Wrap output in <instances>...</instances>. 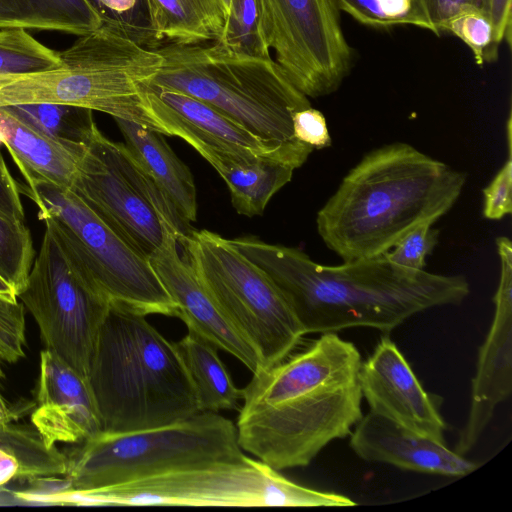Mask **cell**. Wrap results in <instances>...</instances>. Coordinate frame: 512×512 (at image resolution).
Segmentation results:
<instances>
[{"mask_svg":"<svg viewBox=\"0 0 512 512\" xmlns=\"http://www.w3.org/2000/svg\"><path fill=\"white\" fill-rule=\"evenodd\" d=\"M361 355L335 333L253 374L236 423L240 448L277 471L305 467L362 417Z\"/></svg>","mask_w":512,"mask_h":512,"instance_id":"obj_1","label":"cell"},{"mask_svg":"<svg viewBox=\"0 0 512 512\" xmlns=\"http://www.w3.org/2000/svg\"><path fill=\"white\" fill-rule=\"evenodd\" d=\"M230 241L270 277L305 334L354 327L388 332L419 312L459 305L470 293L462 275L404 268L384 255L329 266L255 237Z\"/></svg>","mask_w":512,"mask_h":512,"instance_id":"obj_2","label":"cell"},{"mask_svg":"<svg viewBox=\"0 0 512 512\" xmlns=\"http://www.w3.org/2000/svg\"><path fill=\"white\" fill-rule=\"evenodd\" d=\"M465 183L464 172L410 144L381 146L362 157L318 211V234L344 262L378 257L445 215Z\"/></svg>","mask_w":512,"mask_h":512,"instance_id":"obj_3","label":"cell"},{"mask_svg":"<svg viewBox=\"0 0 512 512\" xmlns=\"http://www.w3.org/2000/svg\"><path fill=\"white\" fill-rule=\"evenodd\" d=\"M146 316L110 304L100 326L87 381L101 432L150 429L201 412L175 343Z\"/></svg>","mask_w":512,"mask_h":512,"instance_id":"obj_4","label":"cell"},{"mask_svg":"<svg viewBox=\"0 0 512 512\" xmlns=\"http://www.w3.org/2000/svg\"><path fill=\"white\" fill-rule=\"evenodd\" d=\"M38 489L36 503L76 506L348 507L350 498L307 488L246 455L187 467L123 484L68 490L57 478Z\"/></svg>","mask_w":512,"mask_h":512,"instance_id":"obj_5","label":"cell"},{"mask_svg":"<svg viewBox=\"0 0 512 512\" xmlns=\"http://www.w3.org/2000/svg\"><path fill=\"white\" fill-rule=\"evenodd\" d=\"M161 68L149 83L197 98L267 142L298 145L292 116L308 97L272 58L234 56L213 44L166 43Z\"/></svg>","mask_w":512,"mask_h":512,"instance_id":"obj_6","label":"cell"},{"mask_svg":"<svg viewBox=\"0 0 512 512\" xmlns=\"http://www.w3.org/2000/svg\"><path fill=\"white\" fill-rule=\"evenodd\" d=\"M61 65L20 76L0 86V107L54 103L104 112L163 134L144 105V87L163 58L114 30L101 26L58 52Z\"/></svg>","mask_w":512,"mask_h":512,"instance_id":"obj_7","label":"cell"},{"mask_svg":"<svg viewBox=\"0 0 512 512\" xmlns=\"http://www.w3.org/2000/svg\"><path fill=\"white\" fill-rule=\"evenodd\" d=\"M68 457L65 489H98L169 471L235 461L245 456L235 424L219 412L124 433L100 432L79 443Z\"/></svg>","mask_w":512,"mask_h":512,"instance_id":"obj_8","label":"cell"},{"mask_svg":"<svg viewBox=\"0 0 512 512\" xmlns=\"http://www.w3.org/2000/svg\"><path fill=\"white\" fill-rule=\"evenodd\" d=\"M38 217L93 289L109 304L177 317L149 258L105 224L71 189L44 180L22 184Z\"/></svg>","mask_w":512,"mask_h":512,"instance_id":"obj_9","label":"cell"},{"mask_svg":"<svg viewBox=\"0 0 512 512\" xmlns=\"http://www.w3.org/2000/svg\"><path fill=\"white\" fill-rule=\"evenodd\" d=\"M178 243L203 289L258 354L261 370L291 355L305 332L261 268L208 230L192 228Z\"/></svg>","mask_w":512,"mask_h":512,"instance_id":"obj_10","label":"cell"},{"mask_svg":"<svg viewBox=\"0 0 512 512\" xmlns=\"http://www.w3.org/2000/svg\"><path fill=\"white\" fill-rule=\"evenodd\" d=\"M105 224L146 257L192 227L123 143L92 129L70 188Z\"/></svg>","mask_w":512,"mask_h":512,"instance_id":"obj_11","label":"cell"},{"mask_svg":"<svg viewBox=\"0 0 512 512\" xmlns=\"http://www.w3.org/2000/svg\"><path fill=\"white\" fill-rule=\"evenodd\" d=\"M17 297L34 317L46 348L87 379L110 304L93 289L47 228Z\"/></svg>","mask_w":512,"mask_h":512,"instance_id":"obj_12","label":"cell"},{"mask_svg":"<svg viewBox=\"0 0 512 512\" xmlns=\"http://www.w3.org/2000/svg\"><path fill=\"white\" fill-rule=\"evenodd\" d=\"M270 48L305 96L335 92L352 68L353 51L333 0H266Z\"/></svg>","mask_w":512,"mask_h":512,"instance_id":"obj_13","label":"cell"},{"mask_svg":"<svg viewBox=\"0 0 512 512\" xmlns=\"http://www.w3.org/2000/svg\"><path fill=\"white\" fill-rule=\"evenodd\" d=\"M144 105L164 135L182 138L210 164L233 156L276 158L298 168L314 150L305 143L281 145L262 140L211 105L176 90L147 84Z\"/></svg>","mask_w":512,"mask_h":512,"instance_id":"obj_14","label":"cell"},{"mask_svg":"<svg viewBox=\"0 0 512 512\" xmlns=\"http://www.w3.org/2000/svg\"><path fill=\"white\" fill-rule=\"evenodd\" d=\"M496 246L500 277L494 296L495 312L479 349L470 410L455 446V452L462 456L477 444L496 407L512 391V243L508 237L500 236Z\"/></svg>","mask_w":512,"mask_h":512,"instance_id":"obj_15","label":"cell"},{"mask_svg":"<svg viewBox=\"0 0 512 512\" xmlns=\"http://www.w3.org/2000/svg\"><path fill=\"white\" fill-rule=\"evenodd\" d=\"M359 381L370 411L417 434L444 442L446 423L434 395L424 390L410 364L387 335L362 361Z\"/></svg>","mask_w":512,"mask_h":512,"instance_id":"obj_16","label":"cell"},{"mask_svg":"<svg viewBox=\"0 0 512 512\" xmlns=\"http://www.w3.org/2000/svg\"><path fill=\"white\" fill-rule=\"evenodd\" d=\"M171 236L149 257L179 317L192 330L242 362L253 374L261 370L254 348L239 334L203 289L189 262L177 251Z\"/></svg>","mask_w":512,"mask_h":512,"instance_id":"obj_17","label":"cell"},{"mask_svg":"<svg viewBox=\"0 0 512 512\" xmlns=\"http://www.w3.org/2000/svg\"><path fill=\"white\" fill-rule=\"evenodd\" d=\"M31 422L54 446L79 444L102 431L87 379L47 348L40 354L37 406Z\"/></svg>","mask_w":512,"mask_h":512,"instance_id":"obj_18","label":"cell"},{"mask_svg":"<svg viewBox=\"0 0 512 512\" xmlns=\"http://www.w3.org/2000/svg\"><path fill=\"white\" fill-rule=\"evenodd\" d=\"M350 447L365 461L420 473L463 477L479 467L447 448L444 442L417 434L371 411L357 422Z\"/></svg>","mask_w":512,"mask_h":512,"instance_id":"obj_19","label":"cell"},{"mask_svg":"<svg viewBox=\"0 0 512 512\" xmlns=\"http://www.w3.org/2000/svg\"><path fill=\"white\" fill-rule=\"evenodd\" d=\"M0 143L17 164L26 183L39 179L71 188L84 145L64 143L0 107Z\"/></svg>","mask_w":512,"mask_h":512,"instance_id":"obj_20","label":"cell"},{"mask_svg":"<svg viewBox=\"0 0 512 512\" xmlns=\"http://www.w3.org/2000/svg\"><path fill=\"white\" fill-rule=\"evenodd\" d=\"M125 145L152 177L186 222L197 219L194 178L189 167L174 153L164 134L135 122L114 118Z\"/></svg>","mask_w":512,"mask_h":512,"instance_id":"obj_21","label":"cell"},{"mask_svg":"<svg viewBox=\"0 0 512 512\" xmlns=\"http://www.w3.org/2000/svg\"><path fill=\"white\" fill-rule=\"evenodd\" d=\"M68 457L33 425L0 424V489L12 481L64 476Z\"/></svg>","mask_w":512,"mask_h":512,"instance_id":"obj_22","label":"cell"},{"mask_svg":"<svg viewBox=\"0 0 512 512\" xmlns=\"http://www.w3.org/2000/svg\"><path fill=\"white\" fill-rule=\"evenodd\" d=\"M175 345L194 386L200 411L238 409L243 389L233 383L218 355L219 348L192 330Z\"/></svg>","mask_w":512,"mask_h":512,"instance_id":"obj_23","label":"cell"},{"mask_svg":"<svg viewBox=\"0 0 512 512\" xmlns=\"http://www.w3.org/2000/svg\"><path fill=\"white\" fill-rule=\"evenodd\" d=\"M213 167L227 184L237 213L248 217L262 214L272 196L291 180L297 168L276 158L228 159Z\"/></svg>","mask_w":512,"mask_h":512,"instance_id":"obj_24","label":"cell"},{"mask_svg":"<svg viewBox=\"0 0 512 512\" xmlns=\"http://www.w3.org/2000/svg\"><path fill=\"white\" fill-rule=\"evenodd\" d=\"M154 30L164 44L215 42L226 14L219 0H147Z\"/></svg>","mask_w":512,"mask_h":512,"instance_id":"obj_25","label":"cell"},{"mask_svg":"<svg viewBox=\"0 0 512 512\" xmlns=\"http://www.w3.org/2000/svg\"><path fill=\"white\" fill-rule=\"evenodd\" d=\"M101 26L87 0H0V29L53 30L82 36Z\"/></svg>","mask_w":512,"mask_h":512,"instance_id":"obj_26","label":"cell"},{"mask_svg":"<svg viewBox=\"0 0 512 512\" xmlns=\"http://www.w3.org/2000/svg\"><path fill=\"white\" fill-rule=\"evenodd\" d=\"M214 43L237 57L270 59L266 0H230L224 26Z\"/></svg>","mask_w":512,"mask_h":512,"instance_id":"obj_27","label":"cell"},{"mask_svg":"<svg viewBox=\"0 0 512 512\" xmlns=\"http://www.w3.org/2000/svg\"><path fill=\"white\" fill-rule=\"evenodd\" d=\"M44 133L70 145H84L96 125L92 110L54 103L4 106Z\"/></svg>","mask_w":512,"mask_h":512,"instance_id":"obj_28","label":"cell"},{"mask_svg":"<svg viewBox=\"0 0 512 512\" xmlns=\"http://www.w3.org/2000/svg\"><path fill=\"white\" fill-rule=\"evenodd\" d=\"M60 65L58 52L37 41L25 29H0V86Z\"/></svg>","mask_w":512,"mask_h":512,"instance_id":"obj_29","label":"cell"},{"mask_svg":"<svg viewBox=\"0 0 512 512\" xmlns=\"http://www.w3.org/2000/svg\"><path fill=\"white\" fill-rule=\"evenodd\" d=\"M106 26L152 50L163 45L150 16L147 0H87Z\"/></svg>","mask_w":512,"mask_h":512,"instance_id":"obj_30","label":"cell"},{"mask_svg":"<svg viewBox=\"0 0 512 512\" xmlns=\"http://www.w3.org/2000/svg\"><path fill=\"white\" fill-rule=\"evenodd\" d=\"M34 257L33 239L24 221L0 210V276L16 295L25 287Z\"/></svg>","mask_w":512,"mask_h":512,"instance_id":"obj_31","label":"cell"},{"mask_svg":"<svg viewBox=\"0 0 512 512\" xmlns=\"http://www.w3.org/2000/svg\"><path fill=\"white\" fill-rule=\"evenodd\" d=\"M460 39L472 52L477 65L495 62L499 44L495 40L490 15L487 12L468 9L450 17L441 28Z\"/></svg>","mask_w":512,"mask_h":512,"instance_id":"obj_32","label":"cell"},{"mask_svg":"<svg viewBox=\"0 0 512 512\" xmlns=\"http://www.w3.org/2000/svg\"><path fill=\"white\" fill-rule=\"evenodd\" d=\"M24 305L0 295V361L16 363L25 356Z\"/></svg>","mask_w":512,"mask_h":512,"instance_id":"obj_33","label":"cell"},{"mask_svg":"<svg viewBox=\"0 0 512 512\" xmlns=\"http://www.w3.org/2000/svg\"><path fill=\"white\" fill-rule=\"evenodd\" d=\"M439 230L422 224L408 232L383 255L394 264L412 270H424L426 257L438 243Z\"/></svg>","mask_w":512,"mask_h":512,"instance_id":"obj_34","label":"cell"},{"mask_svg":"<svg viewBox=\"0 0 512 512\" xmlns=\"http://www.w3.org/2000/svg\"><path fill=\"white\" fill-rule=\"evenodd\" d=\"M508 158L487 187L483 189V216L501 220L512 212L511 115L507 120Z\"/></svg>","mask_w":512,"mask_h":512,"instance_id":"obj_35","label":"cell"},{"mask_svg":"<svg viewBox=\"0 0 512 512\" xmlns=\"http://www.w3.org/2000/svg\"><path fill=\"white\" fill-rule=\"evenodd\" d=\"M476 9L490 12V0H414V13L422 29L441 34L442 25L460 11ZM490 15V13H489Z\"/></svg>","mask_w":512,"mask_h":512,"instance_id":"obj_36","label":"cell"},{"mask_svg":"<svg viewBox=\"0 0 512 512\" xmlns=\"http://www.w3.org/2000/svg\"><path fill=\"white\" fill-rule=\"evenodd\" d=\"M292 127L294 137L313 149H323L331 145L325 116L312 106L293 114Z\"/></svg>","mask_w":512,"mask_h":512,"instance_id":"obj_37","label":"cell"},{"mask_svg":"<svg viewBox=\"0 0 512 512\" xmlns=\"http://www.w3.org/2000/svg\"><path fill=\"white\" fill-rule=\"evenodd\" d=\"M333 1L339 11H344L363 25L382 29L397 26L383 13L378 0Z\"/></svg>","mask_w":512,"mask_h":512,"instance_id":"obj_38","label":"cell"},{"mask_svg":"<svg viewBox=\"0 0 512 512\" xmlns=\"http://www.w3.org/2000/svg\"><path fill=\"white\" fill-rule=\"evenodd\" d=\"M21 188L22 184L11 175L0 149V210L12 218L24 221V207L20 199Z\"/></svg>","mask_w":512,"mask_h":512,"instance_id":"obj_39","label":"cell"},{"mask_svg":"<svg viewBox=\"0 0 512 512\" xmlns=\"http://www.w3.org/2000/svg\"><path fill=\"white\" fill-rule=\"evenodd\" d=\"M490 19L496 42L511 44L512 0H490Z\"/></svg>","mask_w":512,"mask_h":512,"instance_id":"obj_40","label":"cell"},{"mask_svg":"<svg viewBox=\"0 0 512 512\" xmlns=\"http://www.w3.org/2000/svg\"><path fill=\"white\" fill-rule=\"evenodd\" d=\"M19 408H9L7 404L0 403V424L13 422L20 415Z\"/></svg>","mask_w":512,"mask_h":512,"instance_id":"obj_41","label":"cell"},{"mask_svg":"<svg viewBox=\"0 0 512 512\" xmlns=\"http://www.w3.org/2000/svg\"><path fill=\"white\" fill-rule=\"evenodd\" d=\"M0 295L8 298H18L13 287L0 276Z\"/></svg>","mask_w":512,"mask_h":512,"instance_id":"obj_42","label":"cell"},{"mask_svg":"<svg viewBox=\"0 0 512 512\" xmlns=\"http://www.w3.org/2000/svg\"><path fill=\"white\" fill-rule=\"evenodd\" d=\"M1 363H2V362L0 361V381H1V378H3V376H4V373H3V371H2V367H1ZM0 403H1V404H7V403H6V401H5V399H4V397L2 396L1 388H0Z\"/></svg>","mask_w":512,"mask_h":512,"instance_id":"obj_43","label":"cell"},{"mask_svg":"<svg viewBox=\"0 0 512 512\" xmlns=\"http://www.w3.org/2000/svg\"><path fill=\"white\" fill-rule=\"evenodd\" d=\"M222 7H223V10L225 12V14L227 15V12H228V8H229V4H230V0H219Z\"/></svg>","mask_w":512,"mask_h":512,"instance_id":"obj_44","label":"cell"}]
</instances>
